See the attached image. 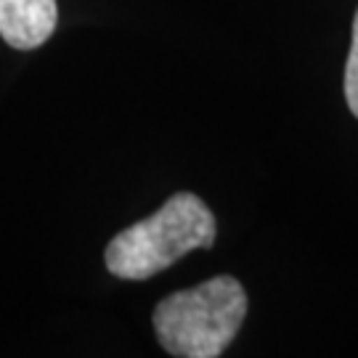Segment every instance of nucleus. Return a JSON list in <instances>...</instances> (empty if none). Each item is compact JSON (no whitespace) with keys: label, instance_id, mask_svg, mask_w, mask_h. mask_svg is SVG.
<instances>
[{"label":"nucleus","instance_id":"f257e3e1","mask_svg":"<svg viewBox=\"0 0 358 358\" xmlns=\"http://www.w3.org/2000/svg\"><path fill=\"white\" fill-rule=\"evenodd\" d=\"M215 217L196 194H173L154 215L120 231L106 247V268L117 279L143 282L170 268L192 250H210Z\"/></svg>","mask_w":358,"mask_h":358},{"label":"nucleus","instance_id":"f03ea898","mask_svg":"<svg viewBox=\"0 0 358 358\" xmlns=\"http://www.w3.org/2000/svg\"><path fill=\"white\" fill-rule=\"evenodd\" d=\"M244 316V287L234 276H215L167 294L154 308V332L170 356L217 358L239 334Z\"/></svg>","mask_w":358,"mask_h":358},{"label":"nucleus","instance_id":"7ed1b4c3","mask_svg":"<svg viewBox=\"0 0 358 358\" xmlns=\"http://www.w3.org/2000/svg\"><path fill=\"white\" fill-rule=\"evenodd\" d=\"M56 0H0V38L16 51H32L53 35Z\"/></svg>","mask_w":358,"mask_h":358},{"label":"nucleus","instance_id":"20e7f679","mask_svg":"<svg viewBox=\"0 0 358 358\" xmlns=\"http://www.w3.org/2000/svg\"><path fill=\"white\" fill-rule=\"evenodd\" d=\"M345 99L350 112L358 117V11L353 19V43H350V53H348L345 64Z\"/></svg>","mask_w":358,"mask_h":358}]
</instances>
